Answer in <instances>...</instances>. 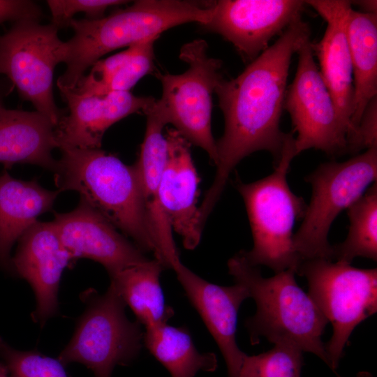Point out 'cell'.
Instances as JSON below:
<instances>
[{"instance_id": "obj_34", "label": "cell", "mask_w": 377, "mask_h": 377, "mask_svg": "<svg viewBox=\"0 0 377 377\" xmlns=\"http://www.w3.org/2000/svg\"><path fill=\"white\" fill-rule=\"evenodd\" d=\"M356 377H373V376L368 371H360L357 374Z\"/></svg>"}, {"instance_id": "obj_33", "label": "cell", "mask_w": 377, "mask_h": 377, "mask_svg": "<svg viewBox=\"0 0 377 377\" xmlns=\"http://www.w3.org/2000/svg\"><path fill=\"white\" fill-rule=\"evenodd\" d=\"M0 377H10L5 365L0 362Z\"/></svg>"}, {"instance_id": "obj_1", "label": "cell", "mask_w": 377, "mask_h": 377, "mask_svg": "<svg viewBox=\"0 0 377 377\" xmlns=\"http://www.w3.org/2000/svg\"><path fill=\"white\" fill-rule=\"evenodd\" d=\"M302 17L292 22L276 41L251 61L236 77L217 84L215 92L225 127L216 142V171L198 208L206 220L220 198L230 174L247 156L269 151L274 165L279 161L288 133L280 129L289 68L293 54L310 37Z\"/></svg>"}, {"instance_id": "obj_31", "label": "cell", "mask_w": 377, "mask_h": 377, "mask_svg": "<svg viewBox=\"0 0 377 377\" xmlns=\"http://www.w3.org/2000/svg\"><path fill=\"white\" fill-rule=\"evenodd\" d=\"M42 16L40 6L33 1L0 0V24L27 18L40 20Z\"/></svg>"}, {"instance_id": "obj_8", "label": "cell", "mask_w": 377, "mask_h": 377, "mask_svg": "<svg viewBox=\"0 0 377 377\" xmlns=\"http://www.w3.org/2000/svg\"><path fill=\"white\" fill-rule=\"evenodd\" d=\"M84 301L85 309L58 360L64 365L84 364L95 377H111L116 366L128 365L138 356L144 332L137 320L127 318L126 305L111 284L103 295L88 290Z\"/></svg>"}, {"instance_id": "obj_18", "label": "cell", "mask_w": 377, "mask_h": 377, "mask_svg": "<svg viewBox=\"0 0 377 377\" xmlns=\"http://www.w3.org/2000/svg\"><path fill=\"white\" fill-rule=\"evenodd\" d=\"M165 135L168 157L158 186V201L172 229L182 237L184 247L193 250L199 244L203 229L197 205L200 178L191 144L175 128L168 129Z\"/></svg>"}, {"instance_id": "obj_30", "label": "cell", "mask_w": 377, "mask_h": 377, "mask_svg": "<svg viewBox=\"0 0 377 377\" xmlns=\"http://www.w3.org/2000/svg\"><path fill=\"white\" fill-rule=\"evenodd\" d=\"M373 98L367 106L360 119L355 138L353 154L362 149L377 147V102Z\"/></svg>"}, {"instance_id": "obj_2", "label": "cell", "mask_w": 377, "mask_h": 377, "mask_svg": "<svg viewBox=\"0 0 377 377\" xmlns=\"http://www.w3.org/2000/svg\"><path fill=\"white\" fill-rule=\"evenodd\" d=\"M54 182L75 191L143 252L156 257L158 242L149 205L133 165L100 149H60Z\"/></svg>"}, {"instance_id": "obj_14", "label": "cell", "mask_w": 377, "mask_h": 377, "mask_svg": "<svg viewBox=\"0 0 377 377\" xmlns=\"http://www.w3.org/2000/svg\"><path fill=\"white\" fill-rule=\"evenodd\" d=\"M73 259L52 221H37L19 239L11 269L31 286L36 300L34 320L41 325L58 311L61 274Z\"/></svg>"}, {"instance_id": "obj_11", "label": "cell", "mask_w": 377, "mask_h": 377, "mask_svg": "<svg viewBox=\"0 0 377 377\" xmlns=\"http://www.w3.org/2000/svg\"><path fill=\"white\" fill-rule=\"evenodd\" d=\"M310 37L299 46L294 79L287 87L284 108L290 114L296 155L314 149L330 156L349 153L350 132L321 76Z\"/></svg>"}, {"instance_id": "obj_19", "label": "cell", "mask_w": 377, "mask_h": 377, "mask_svg": "<svg viewBox=\"0 0 377 377\" xmlns=\"http://www.w3.org/2000/svg\"><path fill=\"white\" fill-rule=\"evenodd\" d=\"M56 125L38 111L0 109V163H29L53 171Z\"/></svg>"}, {"instance_id": "obj_5", "label": "cell", "mask_w": 377, "mask_h": 377, "mask_svg": "<svg viewBox=\"0 0 377 377\" xmlns=\"http://www.w3.org/2000/svg\"><path fill=\"white\" fill-rule=\"evenodd\" d=\"M296 153L293 133H288L281 156L274 170L258 181L244 183L238 177L235 186L243 198L252 233L253 246L242 251L253 266H266L278 273L296 270L300 258L293 245V228L302 219L306 205L289 187L287 174Z\"/></svg>"}, {"instance_id": "obj_6", "label": "cell", "mask_w": 377, "mask_h": 377, "mask_svg": "<svg viewBox=\"0 0 377 377\" xmlns=\"http://www.w3.org/2000/svg\"><path fill=\"white\" fill-rule=\"evenodd\" d=\"M297 274L306 279L309 295L332 325L325 347L332 372L341 377L337 369L351 333L377 311V269L313 258L302 260Z\"/></svg>"}, {"instance_id": "obj_13", "label": "cell", "mask_w": 377, "mask_h": 377, "mask_svg": "<svg viewBox=\"0 0 377 377\" xmlns=\"http://www.w3.org/2000/svg\"><path fill=\"white\" fill-rule=\"evenodd\" d=\"M73 260L85 258L101 264L110 276L149 260L140 248L87 202L52 221Z\"/></svg>"}, {"instance_id": "obj_27", "label": "cell", "mask_w": 377, "mask_h": 377, "mask_svg": "<svg viewBox=\"0 0 377 377\" xmlns=\"http://www.w3.org/2000/svg\"><path fill=\"white\" fill-rule=\"evenodd\" d=\"M0 362L10 377H68L59 360L34 350H19L0 337Z\"/></svg>"}, {"instance_id": "obj_4", "label": "cell", "mask_w": 377, "mask_h": 377, "mask_svg": "<svg viewBox=\"0 0 377 377\" xmlns=\"http://www.w3.org/2000/svg\"><path fill=\"white\" fill-rule=\"evenodd\" d=\"M229 274L243 286L256 304L255 314L245 320L251 344L265 338L287 344L319 357L332 371L321 337L328 323L316 304L297 284V270L290 268L264 277L251 265L242 251L228 261Z\"/></svg>"}, {"instance_id": "obj_9", "label": "cell", "mask_w": 377, "mask_h": 377, "mask_svg": "<svg viewBox=\"0 0 377 377\" xmlns=\"http://www.w3.org/2000/svg\"><path fill=\"white\" fill-rule=\"evenodd\" d=\"M208 45L202 39L184 44L179 57L188 65L181 74L154 75L162 85L157 99L168 124L191 145L202 148L216 165L217 149L212 131V94L223 77L221 60L209 57Z\"/></svg>"}, {"instance_id": "obj_28", "label": "cell", "mask_w": 377, "mask_h": 377, "mask_svg": "<svg viewBox=\"0 0 377 377\" xmlns=\"http://www.w3.org/2000/svg\"><path fill=\"white\" fill-rule=\"evenodd\" d=\"M156 39L137 43L133 55L107 86L105 95L114 91H130L142 77L155 71L154 44Z\"/></svg>"}, {"instance_id": "obj_12", "label": "cell", "mask_w": 377, "mask_h": 377, "mask_svg": "<svg viewBox=\"0 0 377 377\" xmlns=\"http://www.w3.org/2000/svg\"><path fill=\"white\" fill-rule=\"evenodd\" d=\"M305 2L299 0H219L212 2L204 25L231 43L245 61H253L302 17Z\"/></svg>"}, {"instance_id": "obj_20", "label": "cell", "mask_w": 377, "mask_h": 377, "mask_svg": "<svg viewBox=\"0 0 377 377\" xmlns=\"http://www.w3.org/2000/svg\"><path fill=\"white\" fill-rule=\"evenodd\" d=\"M60 192L41 186L35 179L24 181L8 172L0 175V265L11 269L13 244L38 220L52 209Z\"/></svg>"}, {"instance_id": "obj_17", "label": "cell", "mask_w": 377, "mask_h": 377, "mask_svg": "<svg viewBox=\"0 0 377 377\" xmlns=\"http://www.w3.org/2000/svg\"><path fill=\"white\" fill-rule=\"evenodd\" d=\"M305 3L316 10L327 22L321 40L311 43V46L339 116L350 130V151L356 134L351 121L354 89L347 38V19L352 3L346 0H310L305 1Z\"/></svg>"}, {"instance_id": "obj_21", "label": "cell", "mask_w": 377, "mask_h": 377, "mask_svg": "<svg viewBox=\"0 0 377 377\" xmlns=\"http://www.w3.org/2000/svg\"><path fill=\"white\" fill-rule=\"evenodd\" d=\"M347 38L353 78L354 145L362 116L377 94V14L352 8L347 19Z\"/></svg>"}, {"instance_id": "obj_25", "label": "cell", "mask_w": 377, "mask_h": 377, "mask_svg": "<svg viewBox=\"0 0 377 377\" xmlns=\"http://www.w3.org/2000/svg\"><path fill=\"white\" fill-rule=\"evenodd\" d=\"M348 232L345 240L332 245V260L351 264L354 258L364 257L377 260V184L347 209Z\"/></svg>"}, {"instance_id": "obj_7", "label": "cell", "mask_w": 377, "mask_h": 377, "mask_svg": "<svg viewBox=\"0 0 377 377\" xmlns=\"http://www.w3.org/2000/svg\"><path fill=\"white\" fill-rule=\"evenodd\" d=\"M376 178L377 147L346 161L322 163L305 177L311 186V197L302 224L293 235L294 248L301 261L332 260L327 238L333 221L376 182Z\"/></svg>"}, {"instance_id": "obj_10", "label": "cell", "mask_w": 377, "mask_h": 377, "mask_svg": "<svg viewBox=\"0 0 377 377\" xmlns=\"http://www.w3.org/2000/svg\"><path fill=\"white\" fill-rule=\"evenodd\" d=\"M53 24L22 19L0 36V74L6 75L23 100L57 126L63 115L53 94L56 66L64 59V42Z\"/></svg>"}, {"instance_id": "obj_26", "label": "cell", "mask_w": 377, "mask_h": 377, "mask_svg": "<svg viewBox=\"0 0 377 377\" xmlns=\"http://www.w3.org/2000/svg\"><path fill=\"white\" fill-rule=\"evenodd\" d=\"M303 352L287 344H274L256 355H246L238 377H301Z\"/></svg>"}, {"instance_id": "obj_16", "label": "cell", "mask_w": 377, "mask_h": 377, "mask_svg": "<svg viewBox=\"0 0 377 377\" xmlns=\"http://www.w3.org/2000/svg\"><path fill=\"white\" fill-rule=\"evenodd\" d=\"M172 269L186 295L215 340L226 362L228 376L238 377L246 355L236 341L237 316L242 303L249 297L246 289L236 283L223 286L201 278L181 261Z\"/></svg>"}, {"instance_id": "obj_23", "label": "cell", "mask_w": 377, "mask_h": 377, "mask_svg": "<svg viewBox=\"0 0 377 377\" xmlns=\"http://www.w3.org/2000/svg\"><path fill=\"white\" fill-rule=\"evenodd\" d=\"M142 343L171 377H195L199 371L213 372L217 369L215 354L200 353L184 326L167 323L145 328Z\"/></svg>"}, {"instance_id": "obj_3", "label": "cell", "mask_w": 377, "mask_h": 377, "mask_svg": "<svg viewBox=\"0 0 377 377\" xmlns=\"http://www.w3.org/2000/svg\"><path fill=\"white\" fill-rule=\"evenodd\" d=\"M212 1L138 0L97 20L73 19L74 34L64 42L65 72L57 80L59 89H71L86 71L117 49L129 47L188 22L205 24L212 13Z\"/></svg>"}, {"instance_id": "obj_35", "label": "cell", "mask_w": 377, "mask_h": 377, "mask_svg": "<svg viewBox=\"0 0 377 377\" xmlns=\"http://www.w3.org/2000/svg\"><path fill=\"white\" fill-rule=\"evenodd\" d=\"M2 99H3V93H2L1 90V87H0V109L3 108V107Z\"/></svg>"}, {"instance_id": "obj_15", "label": "cell", "mask_w": 377, "mask_h": 377, "mask_svg": "<svg viewBox=\"0 0 377 377\" xmlns=\"http://www.w3.org/2000/svg\"><path fill=\"white\" fill-rule=\"evenodd\" d=\"M68 105V114L56 127L59 149H100L102 138L112 125L134 113H145L156 98L137 96L130 91H114L103 96L78 94L59 89Z\"/></svg>"}, {"instance_id": "obj_29", "label": "cell", "mask_w": 377, "mask_h": 377, "mask_svg": "<svg viewBox=\"0 0 377 377\" xmlns=\"http://www.w3.org/2000/svg\"><path fill=\"white\" fill-rule=\"evenodd\" d=\"M128 2L122 0H48L47 4L52 15L51 23L59 29L68 26L77 13H84L87 19L97 20L103 17L109 7Z\"/></svg>"}, {"instance_id": "obj_24", "label": "cell", "mask_w": 377, "mask_h": 377, "mask_svg": "<svg viewBox=\"0 0 377 377\" xmlns=\"http://www.w3.org/2000/svg\"><path fill=\"white\" fill-rule=\"evenodd\" d=\"M146 130L140 154L133 164L151 216L159 219L163 216L158 201L160 180L168 157V146L163 132L168 124L157 99L145 112Z\"/></svg>"}, {"instance_id": "obj_22", "label": "cell", "mask_w": 377, "mask_h": 377, "mask_svg": "<svg viewBox=\"0 0 377 377\" xmlns=\"http://www.w3.org/2000/svg\"><path fill=\"white\" fill-rule=\"evenodd\" d=\"M164 269L157 259H149L110 276V284L145 328L167 323L175 313L165 302L160 283Z\"/></svg>"}, {"instance_id": "obj_32", "label": "cell", "mask_w": 377, "mask_h": 377, "mask_svg": "<svg viewBox=\"0 0 377 377\" xmlns=\"http://www.w3.org/2000/svg\"><path fill=\"white\" fill-rule=\"evenodd\" d=\"M355 3L360 6V8L364 10L363 13H374L376 14V1L366 0V1H356Z\"/></svg>"}]
</instances>
